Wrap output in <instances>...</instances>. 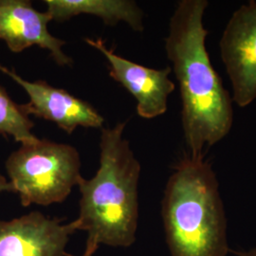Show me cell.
Masks as SVG:
<instances>
[{"mask_svg": "<svg viewBox=\"0 0 256 256\" xmlns=\"http://www.w3.org/2000/svg\"><path fill=\"white\" fill-rule=\"evenodd\" d=\"M220 57L229 76L232 100L246 108L256 100V1L236 10L220 41Z\"/></svg>", "mask_w": 256, "mask_h": 256, "instance_id": "5", "label": "cell"}, {"mask_svg": "<svg viewBox=\"0 0 256 256\" xmlns=\"http://www.w3.org/2000/svg\"><path fill=\"white\" fill-rule=\"evenodd\" d=\"M162 214L171 256H226L227 218L212 166L184 156L165 186Z\"/></svg>", "mask_w": 256, "mask_h": 256, "instance_id": "3", "label": "cell"}, {"mask_svg": "<svg viewBox=\"0 0 256 256\" xmlns=\"http://www.w3.org/2000/svg\"><path fill=\"white\" fill-rule=\"evenodd\" d=\"M126 122L102 128L100 166L95 176L82 178L77 230L99 245L130 247L136 240L140 164L124 137Z\"/></svg>", "mask_w": 256, "mask_h": 256, "instance_id": "2", "label": "cell"}, {"mask_svg": "<svg viewBox=\"0 0 256 256\" xmlns=\"http://www.w3.org/2000/svg\"><path fill=\"white\" fill-rule=\"evenodd\" d=\"M86 42L104 56L110 77L136 99L137 113L140 118L155 119L166 113L168 97L176 88L174 82L169 78L171 66L156 70L132 62L115 54L102 38H86Z\"/></svg>", "mask_w": 256, "mask_h": 256, "instance_id": "6", "label": "cell"}, {"mask_svg": "<svg viewBox=\"0 0 256 256\" xmlns=\"http://www.w3.org/2000/svg\"><path fill=\"white\" fill-rule=\"evenodd\" d=\"M75 222L63 224L40 212L0 220V256H64Z\"/></svg>", "mask_w": 256, "mask_h": 256, "instance_id": "8", "label": "cell"}, {"mask_svg": "<svg viewBox=\"0 0 256 256\" xmlns=\"http://www.w3.org/2000/svg\"><path fill=\"white\" fill-rule=\"evenodd\" d=\"M240 256H256V248H254L245 252H242Z\"/></svg>", "mask_w": 256, "mask_h": 256, "instance_id": "14", "label": "cell"}, {"mask_svg": "<svg viewBox=\"0 0 256 256\" xmlns=\"http://www.w3.org/2000/svg\"><path fill=\"white\" fill-rule=\"evenodd\" d=\"M46 12L52 20L63 22L80 14L101 18L106 25L126 23L136 32L144 28L142 10L132 0H45Z\"/></svg>", "mask_w": 256, "mask_h": 256, "instance_id": "10", "label": "cell"}, {"mask_svg": "<svg viewBox=\"0 0 256 256\" xmlns=\"http://www.w3.org/2000/svg\"><path fill=\"white\" fill-rule=\"evenodd\" d=\"M50 21L52 16L34 9L32 1L0 0V39L10 52L18 54L38 46L48 50L56 64L72 66V58L63 50L66 42L48 30Z\"/></svg>", "mask_w": 256, "mask_h": 256, "instance_id": "9", "label": "cell"}, {"mask_svg": "<svg viewBox=\"0 0 256 256\" xmlns=\"http://www.w3.org/2000/svg\"><path fill=\"white\" fill-rule=\"evenodd\" d=\"M34 126L24 106L12 101L0 86V135L10 136L20 144L32 142L38 140L32 132Z\"/></svg>", "mask_w": 256, "mask_h": 256, "instance_id": "11", "label": "cell"}, {"mask_svg": "<svg viewBox=\"0 0 256 256\" xmlns=\"http://www.w3.org/2000/svg\"><path fill=\"white\" fill-rule=\"evenodd\" d=\"M99 247V244L90 238H88L86 248L84 250V254L81 256H93L97 248Z\"/></svg>", "mask_w": 256, "mask_h": 256, "instance_id": "12", "label": "cell"}, {"mask_svg": "<svg viewBox=\"0 0 256 256\" xmlns=\"http://www.w3.org/2000/svg\"><path fill=\"white\" fill-rule=\"evenodd\" d=\"M207 0L178 1L169 21L165 52L182 98V124L187 155L204 158L232 128L230 92L214 68L206 48L203 18Z\"/></svg>", "mask_w": 256, "mask_h": 256, "instance_id": "1", "label": "cell"}, {"mask_svg": "<svg viewBox=\"0 0 256 256\" xmlns=\"http://www.w3.org/2000/svg\"><path fill=\"white\" fill-rule=\"evenodd\" d=\"M14 192V189L10 180H7L6 178L0 174V192Z\"/></svg>", "mask_w": 256, "mask_h": 256, "instance_id": "13", "label": "cell"}, {"mask_svg": "<svg viewBox=\"0 0 256 256\" xmlns=\"http://www.w3.org/2000/svg\"><path fill=\"white\" fill-rule=\"evenodd\" d=\"M81 165L75 147L38 138L21 144L9 156L5 167L14 192L28 207L64 202L82 178Z\"/></svg>", "mask_w": 256, "mask_h": 256, "instance_id": "4", "label": "cell"}, {"mask_svg": "<svg viewBox=\"0 0 256 256\" xmlns=\"http://www.w3.org/2000/svg\"><path fill=\"white\" fill-rule=\"evenodd\" d=\"M0 72L18 84L28 95L30 101L23 104L28 116L34 115L52 122L68 134H72L79 126L102 128L104 117L90 102L45 81L25 80L2 64H0Z\"/></svg>", "mask_w": 256, "mask_h": 256, "instance_id": "7", "label": "cell"}]
</instances>
